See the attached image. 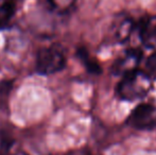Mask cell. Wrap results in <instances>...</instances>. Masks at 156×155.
Returning a JSON list of instances; mask_svg holds the SVG:
<instances>
[{
  "label": "cell",
  "mask_w": 156,
  "mask_h": 155,
  "mask_svg": "<svg viewBox=\"0 0 156 155\" xmlns=\"http://www.w3.org/2000/svg\"><path fill=\"white\" fill-rule=\"evenodd\" d=\"M136 30L142 45L149 49L156 48V15L144 17L136 23Z\"/></svg>",
  "instance_id": "obj_5"
},
{
  "label": "cell",
  "mask_w": 156,
  "mask_h": 155,
  "mask_svg": "<svg viewBox=\"0 0 156 155\" xmlns=\"http://www.w3.org/2000/svg\"><path fill=\"white\" fill-rule=\"evenodd\" d=\"M153 86V80L144 70L133 71L122 77L116 87V95L123 101H135L144 98Z\"/></svg>",
  "instance_id": "obj_1"
},
{
  "label": "cell",
  "mask_w": 156,
  "mask_h": 155,
  "mask_svg": "<svg viewBox=\"0 0 156 155\" xmlns=\"http://www.w3.org/2000/svg\"><path fill=\"white\" fill-rule=\"evenodd\" d=\"M126 124L135 130L150 131L156 128V105L144 102L134 107L126 119Z\"/></svg>",
  "instance_id": "obj_3"
},
{
  "label": "cell",
  "mask_w": 156,
  "mask_h": 155,
  "mask_svg": "<svg viewBox=\"0 0 156 155\" xmlns=\"http://www.w3.org/2000/svg\"><path fill=\"white\" fill-rule=\"evenodd\" d=\"M142 60V52L139 49H129L120 55L112 65V73L116 76H123L139 69V64Z\"/></svg>",
  "instance_id": "obj_4"
},
{
  "label": "cell",
  "mask_w": 156,
  "mask_h": 155,
  "mask_svg": "<svg viewBox=\"0 0 156 155\" xmlns=\"http://www.w3.org/2000/svg\"><path fill=\"white\" fill-rule=\"evenodd\" d=\"M135 30L136 21H134V19L126 17V18L122 19L120 23H116L115 29H114V37L118 43L123 44L129 38V36Z\"/></svg>",
  "instance_id": "obj_7"
},
{
  "label": "cell",
  "mask_w": 156,
  "mask_h": 155,
  "mask_svg": "<svg viewBox=\"0 0 156 155\" xmlns=\"http://www.w3.org/2000/svg\"><path fill=\"white\" fill-rule=\"evenodd\" d=\"M79 155H96V154H94L90 150L84 149V150H82V151L80 152V154H79Z\"/></svg>",
  "instance_id": "obj_12"
},
{
  "label": "cell",
  "mask_w": 156,
  "mask_h": 155,
  "mask_svg": "<svg viewBox=\"0 0 156 155\" xmlns=\"http://www.w3.org/2000/svg\"><path fill=\"white\" fill-rule=\"evenodd\" d=\"M76 56L80 58V61L83 63V65L85 66V68L87 69L89 73H94V75H99L101 73V67L96 61L90 56V54L88 53L86 49L84 47H80L76 50Z\"/></svg>",
  "instance_id": "obj_8"
},
{
  "label": "cell",
  "mask_w": 156,
  "mask_h": 155,
  "mask_svg": "<svg viewBox=\"0 0 156 155\" xmlns=\"http://www.w3.org/2000/svg\"><path fill=\"white\" fill-rule=\"evenodd\" d=\"M67 64L66 50L61 44H51L39 48L35 56V72L51 76L62 71Z\"/></svg>",
  "instance_id": "obj_2"
},
{
  "label": "cell",
  "mask_w": 156,
  "mask_h": 155,
  "mask_svg": "<svg viewBox=\"0 0 156 155\" xmlns=\"http://www.w3.org/2000/svg\"><path fill=\"white\" fill-rule=\"evenodd\" d=\"M14 139L6 133H0V155H11Z\"/></svg>",
  "instance_id": "obj_10"
},
{
  "label": "cell",
  "mask_w": 156,
  "mask_h": 155,
  "mask_svg": "<svg viewBox=\"0 0 156 155\" xmlns=\"http://www.w3.org/2000/svg\"><path fill=\"white\" fill-rule=\"evenodd\" d=\"M19 0H0V31L9 28L18 10Z\"/></svg>",
  "instance_id": "obj_6"
},
{
  "label": "cell",
  "mask_w": 156,
  "mask_h": 155,
  "mask_svg": "<svg viewBox=\"0 0 156 155\" xmlns=\"http://www.w3.org/2000/svg\"><path fill=\"white\" fill-rule=\"evenodd\" d=\"M14 81L13 80H3L0 81V108L8 104L10 93L13 89Z\"/></svg>",
  "instance_id": "obj_9"
},
{
  "label": "cell",
  "mask_w": 156,
  "mask_h": 155,
  "mask_svg": "<svg viewBox=\"0 0 156 155\" xmlns=\"http://www.w3.org/2000/svg\"><path fill=\"white\" fill-rule=\"evenodd\" d=\"M146 71L153 81L156 80V52L148 58L146 62Z\"/></svg>",
  "instance_id": "obj_11"
}]
</instances>
